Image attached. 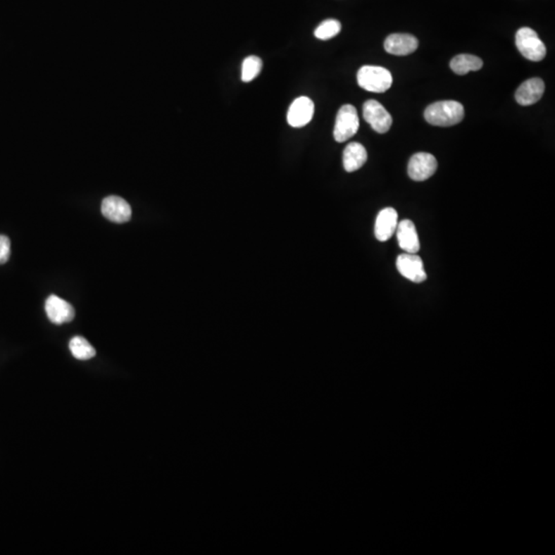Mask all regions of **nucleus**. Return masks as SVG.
<instances>
[{
    "instance_id": "f257e3e1",
    "label": "nucleus",
    "mask_w": 555,
    "mask_h": 555,
    "mask_svg": "<svg viewBox=\"0 0 555 555\" xmlns=\"http://www.w3.org/2000/svg\"><path fill=\"white\" fill-rule=\"evenodd\" d=\"M464 106L456 101H439L429 105L424 116L432 126L451 127L460 124L464 118Z\"/></svg>"
},
{
    "instance_id": "f03ea898",
    "label": "nucleus",
    "mask_w": 555,
    "mask_h": 555,
    "mask_svg": "<svg viewBox=\"0 0 555 555\" xmlns=\"http://www.w3.org/2000/svg\"><path fill=\"white\" fill-rule=\"evenodd\" d=\"M357 82L358 85L366 91L385 93L391 88L393 77L390 71L384 67L367 65L358 71Z\"/></svg>"
},
{
    "instance_id": "7ed1b4c3",
    "label": "nucleus",
    "mask_w": 555,
    "mask_h": 555,
    "mask_svg": "<svg viewBox=\"0 0 555 555\" xmlns=\"http://www.w3.org/2000/svg\"><path fill=\"white\" fill-rule=\"evenodd\" d=\"M516 44L521 55L530 61L540 62L545 58V44L529 27H523L516 32Z\"/></svg>"
},
{
    "instance_id": "20e7f679",
    "label": "nucleus",
    "mask_w": 555,
    "mask_h": 555,
    "mask_svg": "<svg viewBox=\"0 0 555 555\" xmlns=\"http://www.w3.org/2000/svg\"><path fill=\"white\" fill-rule=\"evenodd\" d=\"M358 129H359V116L357 109L351 104L344 105L337 113L333 137L337 142H346L357 133Z\"/></svg>"
},
{
    "instance_id": "39448f33",
    "label": "nucleus",
    "mask_w": 555,
    "mask_h": 555,
    "mask_svg": "<svg viewBox=\"0 0 555 555\" xmlns=\"http://www.w3.org/2000/svg\"><path fill=\"white\" fill-rule=\"evenodd\" d=\"M437 166V161L433 154L418 152L409 160L407 172L413 180L425 181L435 174Z\"/></svg>"
},
{
    "instance_id": "423d86ee",
    "label": "nucleus",
    "mask_w": 555,
    "mask_h": 555,
    "mask_svg": "<svg viewBox=\"0 0 555 555\" xmlns=\"http://www.w3.org/2000/svg\"><path fill=\"white\" fill-rule=\"evenodd\" d=\"M363 118L371 127L380 134L387 133L393 123L391 114L375 100H368L364 103Z\"/></svg>"
},
{
    "instance_id": "0eeeda50",
    "label": "nucleus",
    "mask_w": 555,
    "mask_h": 555,
    "mask_svg": "<svg viewBox=\"0 0 555 555\" xmlns=\"http://www.w3.org/2000/svg\"><path fill=\"white\" fill-rule=\"evenodd\" d=\"M396 266L401 276L413 283H423L427 280L424 263L418 255L404 253L397 257Z\"/></svg>"
},
{
    "instance_id": "6e6552de",
    "label": "nucleus",
    "mask_w": 555,
    "mask_h": 555,
    "mask_svg": "<svg viewBox=\"0 0 555 555\" xmlns=\"http://www.w3.org/2000/svg\"><path fill=\"white\" fill-rule=\"evenodd\" d=\"M101 212L105 218L116 223H127L132 216L131 206L118 196L105 198L102 202Z\"/></svg>"
},
{
    "instance_id": "1a4fd4ad",
    "label": "nucleus",
    "mask_w": 555,
    "mask_h": 555,
    "mask_svg": "<svg viewBox=\"0 0 555 555\" xmlns=\"http://www.w3.org/2000/svg\"><path fill=\"white\" fill-rule=\"evenodd\" d=\"M314 111V103L310 98H297L290 105L289 111H288V124L293 127L306 126L312 120Z\"/></svg>"
},
{
    "instance_id": "9d476101",
    "label": "nucleus",
    "mask_w": 555,
    "mask_h": 555,
    "mask_svg": "<svg viewBox=\"0 0 555 555\" xmlns=\"http://www.w3.org/2000/svg\"><path fill=\"white\" fill-rule=\"evenodd\" d=\"M46 313L51 322L57 325L73 321L75 316L73 306L57 295H51L46 299Z\"/></svg>"
},
{
    "instance_id": "9b49d317",
    "label": "nucleus",
    "mask_w": 555,
    "mask_h": 555,
    "mask_svg": "<svg viewBox=\"0 0 555 555\" xmlns=\"http://www.w3.org/2000/svg\"><path fill=\"white\" fill-rule=\"evenodd\" d=\"M385 50L395 56H407L416 51L418 40L413 35L406 33H394L385 40Z\"/></svg>"
},
{
    "instance_id": "f8f14e48",
    "label": "nucleus",
    "mask_w": 555,
    "mask_h": 555,
    "mask_svg": "<svg viewBox=\"0 0 555 555\" xmlns=\"http://www.w3.org/2000/svg\"><path fill=\"white\" fill-rule=\"evenodd\" d=\"M398 227V214L394 208H385L378 215L375 220V238L380 242L390 240Z\"/></svg>"
},
{
    "instance_id": "ddd939ff",
    "label": "nucleus",
    "mask_w": 555,
    "mask_h": 555,
    "mask_svg": "<svg viewBox=\"0 0 555 555\" xmlns=\"http://www.w3.org/2000/svg\"><path fill=\"white\" fill-rule=\"evenodd\" d=\"M398 244L399 247L406 253L416 254L420 249V240H418V232L415 223L409 219L400 221L398 223L397 230Z\"/></svg>"
},
{
    "instance_id": "4468645a",
    "label": "nucleus",
    "mask_w": 555,
    "mask_h": 555,
    "mask_svg": "<svg viewBox=\"0 0 555 555\" xmlns=\"http://www.w3.org/2000/svg\"><path fill=\"white\" fill-rule=\"evenodd\" d=\"M544 91H545V84L541 78H530L523 82L516 91V101L523 106H530L542 98Z\"/></svg>"
},
{
    "instance_id": "2eb2a0df",
    "label": "nucleus",
    "mask_w": 555,
    "mask_h": 555,
    "mask_svg": "<svg viewBox=\"0 0 555 555\" xmlns=\"http://www.w3.org/2000/svg\"><path fill=\"white\" fill-rule=\"evenodd\" d=\"M367 161V151L363 145L358 142H352L347 145L342 156L344 168L347 172L357 171L366 164Z\"/></svg>"
},
{
    "instance_id": "dca6fc26",
    "label": "nucleus",
    "mask_w": 555,
    "mask_h": 555,
    "mask_svg": "<svg viewBox=\"0 0 555 555\" xmlns=\"http://www.w3.org/2000/svg\"><path fill=\"white\" fill-rule=\"evenodd\" d=\"M483 62L480 58L473 55H458L451 61V68L459 75H465L470 71H478L482 68Z\"/></svg>"
},
{
    "instance_id": "f3484780",
    "label": "nucleus",
    "mask_w": 555,
    "mask_h": 555,
    "mask_svg": "<svg viewBox=\"0 0 555 555\" xmlns=\"http://www.w3.org/2000/svg\"><path fill=\"white\" fill-rule=\"evenodd\" d=\"M69 349L73 357L78 360H89L95 357L96 350L91 344L82 337H75L69 342Z\"/></svg>"
},
{
    "instance_id": "a211bd4d",
    "label": "nucleus",
    "mask_w": 555,
    "mask_h": 555,
    "mask_svg": "<svg viewBox=\"0 0 555 555\" xmlns=\"http://www.w3.org/2000/svg\"><path fill=\"white\" fill-rule=\"evenodd\" d=\"M263 61L256 56H249L242 64V80L244 82H252L261 73Z\"/></svg>"
},
{
    "instance_id": "6ab92c4d",
    "label": "nucleus",
    "mask_w": 555,
    "mask_h": 555,
    "mask_svg": "<svg viewBox=\"0 0 555 555\" xmlns=\"http://www.w3.org/2000/svg\"><path fill=\"white\" fill-rule=\"evenodd\" d=\"M342 30V24L337 20L329 19L322 22L316 28L315 37L318 39L328 40L337 37Z\"/></svg>"
},
{
    "instance_id": "aec40b11",
    "label": "nucleus",
    "mask_w": 555,
    "mask_h": 555,
    "mask_svg": "<svg viewBox=\"0 0 555 555\" xmlns=\"http://www.w3.org/2000/svg\"><path fill=\"white\" fill-rule=\"evenodd\" d=\"M11 241L4 235H0V265H4L10 259Z\"/></svg>"
}]
</instances>
